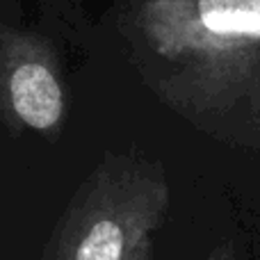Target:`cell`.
I'll use <instances>...</instances> for the list:
<instances>
[{
    "label": "cell",
    "mask_w": 260,
    "mask_h": 260,
    "mask_svg": "<svg viewBox=\"0 0 260 260\" xmlns=\"http://www.w3.org/2000/svg\"><path fill=\"white\" fill-rule=\"evenodd\" d=\"M206 260H238V253H235V249L231 242H221L208 253Z\"/></svg>",
    "instance_id": "277c9868"
},
{
    "label": "cell",
    "mask_w": 260,
    "mask_h": 260,
    "mask_svg": "<svg viewBox=\"0 0 260 260\" xmlns=\"http://www.w3.org/2000/svg\"><path fill=\"white\" fill-rule=\"evenodd\" d=\"M119 32L160 105L224 146L260 151V0H126Z\"/></svg>",
    "instance_id": "6da1fadb"
},
{
    "label": "cell",
    "mask_w": 260,
    "mask_h": 260,
    "mask_svg": "<svg viewBox=\"0 0 260 260\" xmlns=\"http://www.w3.org/2000/svg\"><path fill=\"white\" fill-rule=\"evenodd\" d=\"M0 112L12 137L25 130L57 137L67 114L62 71L46 37L21 27L0 30Z\"/></svg>",
    "instance_id": "3957f363"
},
{
    "label": "cell",
    "mask_w": 260,
    "mask_h": 260,
    "mask_svg": "<svg viewBox=\"0 0 260 260\" xmlns=\"http://www.w3.org/2000/svg\"><path fill=\"white\" fill-rule=\"evenodd\" d=\"M169 201L160 162L108 153L69 199L41 260H151Z\"/></svg>",
    "instance_id": "7a4b0ae2"
}]
</instances>
